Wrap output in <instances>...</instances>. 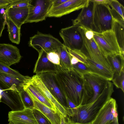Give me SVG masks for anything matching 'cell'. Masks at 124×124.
Returning <instances> with one entry per match:
<instances>
[{
    "mask_svg": "<svg viewBox=\"0 0 124 124\" xmlns=\"http://www.w3.org/2000/svg\"><path fill=\"white\" fill-rule=\"evenodd\" d=\"M113 84L118 88L124 92V70L119 74L114 73L112 80Z\"/></svg>",
    "mask_w": 124,
    "mask_h": 124,
    "instance_id": "31",
    "label": "cell"
},
{
    "mask_svg": "<svg viewBox=\"0 0 124 124\" xmlns=\"http://www.w3.org/2000/svg\"><path fill=\"white\" fill-rule=\"evenodd\" d=\"M47 57L49 60L52 63L60 66V59L58 54L55 52L47 53Z\"/></svg>",
    "mask_w": 124,
    "mask_h": 124,
    "instance_id": "36",
    "label": "cell"
},
{
    "mask_svg": "<svg viewBox=\"0 0 124 124\" xmlns=\"http://www.w3.org/2000/svg\"><path fill=\"white\" fill-rule=\"evenodd\" d=\"M78 28L83 40L80 51L94 62L113 70L108 57L101 52L94 41L93 31L82 26Z\"/></svg>",
    "mask_w": 124,
    "mask_h": 124,
    "instance_id": "3",
    "label": "cell"
},
{
    "mask_svg": "<svg viewBox=\"0 0 124 124\" xmlns=\"http://www.w3.org/2000/svg\"><path fill=\"white\" fill-rule=\"evenodd\" d=\"M32 78V82L41 91L45 97L51 102L58 111L64 117L67 116L66 110L53 96L44 85L39 77L37 74Z\"/></svg>",
    "mask_w": 124,
    "mask_h": 124,
    "instance_id": "20",
    "label": "cell"
},
{
    "mask_svg": "<svg viewBox=\"0 0 124 124\" xmlns=\"http://www.w3.org/2000/svg\"><path fill=\"white\" fill-rule=\"evenodd\" d=\"M6 17L7 15L5 12L2 13L0 12V38L2 36V31L5 29Z\"/></svg>",
    "mask_w": 124,
    "mask_h": 124,
    "instance_id": "37",
    "label": "cell"
},
{
    "mask_svg": "<svg viewBox=\"0 0 124 124\" xmlns=\"http://www.w3.org/2000/svg\"><path fill=\"white\" fill-rule=\"evenodd\" d=\"M115 99L111 98L100 110L92 124H109L118 118Z\"/></svg>",
    "mask_w": 124,
    "mask_h": 124,
    "instance_id": "14",
    "label": "cell"
},
{
    "mask_svg": "<svg viewBox=\"0 0 124 124\" xmlns=\"http://www.w3.org/2000/svg\"><path fill=\"white\" fill-rule=\"evenodd\" d=\"M58 54L59 57L61 67L65 70H72L70 55L63 44L60 47Z\"/></svg>",
    "mask_w": 124,
    "mask_h": 124,
    "instance_id": "26",
    "label": "cell"
},
{
    "mask_svg": "<svg viewBox=\"0 0 124 124\" xmlns=\"http://www.w3.org/2000/svg\"><path fill=\"white\" fill-rule=\"evenodd\" d=\"M109 124H119L118 118H117L114 121L112 122Z\"/></svg>",
    "mask_w": 124,
    "mask_h": 124,
    "instance_id": "43",
    "label": "cell"
},
{
    "mask_svg": "<svg viewBox=\"0 0 124 124\" xmlns=\"http://www.w3.org/2000/svg\"><path fill=\"white\" fill-rule=\"evenodd\" d=\"M28 93L33 102L34 108L38 110L43 114L52 124H60L61 114L55 112L39 101L26 88L24 89Z\"/></svg>",
    "mask_w": 124,
    "mask_h": 124,
    "instance_id": "18",
    "label": "cell"
},
{
    "mask_svg": "<svg viewBox=\"0 0 124 124\" xmlns=\"http://www.w3.org/2000/svg\"><path fill=\"white\" fill-rule=\"evenodd\" d=\"M90 0H68L55 7L50 8L47 17H59L87 6Z\"/></svg>",
    "mask_w": 124,
    "mask_h": 124,
    "instance_id": "12",
    "label": "cell"
},
{
    "mask_svg": "<svg viewBox=\"0 0 124 124\" xmlns=\"http://www.w3.org/2000/svg\"><path fill=\"white\" fill-rule=\"evenodd\" d=\"M68 0H54L50 8L57 6L67 1Z\"/></svg>",
    "mask_w": 124,
    "mask_h": 124,
    "instance_id": "39",
    "label": "cell"
},
{
    "mask_svg": "<svg viewBox=\"0 0 124 124\" xmlns=\"http://www.w3.org/2000/svg\"><path fill=\"white\" fill-rule=\"evenodd\" d=\"M65 118L66 124H76L75 123H74L71 121L67 116Z\"/></svg>",
    "mask_w": 124,
    "mask_h": 124,
    "instance_id": "41",
    "label": "cell"
},
{
    "mask_svg": "<svg viewBox=\"0 0 124 124\" xmlns=\"http://www.w3.org/2000/svg\"><path fill=\"white\" fill-rule=\"evenodd\" d=\"M30 7L10 8L6 9L5 12L7 16L19 28H21V26L25 23L27 18Z\"/></svg>",
    "mask_w": 124,
    "mask_h": 124,
    "instance_id": "21",
    "label": "cell"
},
{
    "mask_svg": "<svg viewBox=\"0 0 124 124\" xmlns=\"http://www.w3.org/2000/svg\"><path fill=\"white\" fill-rule=\"evenodd\" d=\"M29 46L38 52L43 50L47 53L52 52L58 53L60 47L63 45L58 39L50 34H43L38 31L30 38Z\"/></svg>",
    "mask_w": 124,
    "mask_h": 124,
    "instance_id": "7",
    "label": "cell"
},
{
    "mask_svg": "<svg viewBox=\"0 0 124 124\" xmlns=\"http://www.w3.org/2000/svg\"><path fill=\"white\" fill-rule=\"evenodd\" d=\"M8 121L14 124H38L32 110L24 109L18 111H11L8 114Z\"/></svg>",
    "mask_w": 124,
    "mask_h": 124,
    "instance_id": "17",
    "label": "cell"
},
{
    "mask_svg": "<svg viewBox=\"0 0 124 124\" xmlns=\"http://www.w3.org/2000/svg\"><path fill=\"white\" fill-rule=\"evenodd\" d=\"M95 3L90 0L88 5L82 9L77 17L72 20L73 25L83 26L93 31V14Z\"/></svg>",
    "mask_w": 124,
    "mask_h": 124,
    "instance_id": "16",
    "label": "cell"
},
{
    "mask_svg": "<svg viewBox=\"0 0 124 124\" xmlns=\"http://www.w3.org/2000/svg\"><path fill=\"white\" fill-rule=\"evenodd\" d=\"M78 26L72 25L63 28L59 32L63 41V44L67 48L72 50H80L83 40Z\"/></svg>",
    "mask_w": 124,
    "mask_h": 124,
    "instance_id": "10",
    "label": "cell"
},
{
    "mask_svg": "<svg viewBox=\"0 0 124 124\" xmlns=\"http://www.w3.org/2000/svg\"><path fill=\"white\" fill-rule=\"evenodd\" d=\"M57 66V79L65 95L77 107L80 104L83 92V76L72 70H65Z\"/></svg>",
    "mask_w": 124,
    "mask_h": 124,
    "instance_id": "1",
    "label": "cell"
},
{
    "mask_svg": "<svg viewBox=\"0 0 124 124\" xmlns=\"http://www.w3.org/2000/svg\"><path fill=\"white\" fill-rule=\"evenodd\" d=\"M0 73L10 75L25 81L31 82L32 81L31 77L23 76L18 71L11 68L7 65L0 62Z\"/></svg>",
    "mask_w": 124,
    "mask_h": 124,
    "instance_id": "29",
    "label": "cell"
},
{
    "mask_svg": "<svg viewBox=\"0 0 124 124\" xmlns=\"http://www.w3.org/2000/svg\"><path fill=\"white\" fill-rule=\"evenodd\" d=\"M12 0H0V9L6 8Z\"/></svg>",
    "mask_w": 124,
    "mask_h": 124,
    "instance_id": "38",
    "label": "cell"
},
{
    "mask_svg": "<svg viewBox=\"0 0 124 124\" xmlns=\"http://www.w3.org/2000/svg\"><path fill=\"white\" fill-rule=\"evenodd\" d=\"M6 24L7 25L10 40L12 43L19 44L20 40L21 28H19L7 16Z\"/></svg>",
    "mask_w": 124,
    "mask_h": 124,
    "instance_id": "25",
    "label": "cell"
},
{
    "mask_svg": "<svg viewBox=\"0 0 124 124\" xmlns=\"http://www.w3.org/2000/svg\"><path fill=\"white\" fill-rule=\"evenodd\" d=\"M107 57L114 73L120 74L124 70V55L120 54L109 56Z\"/></svg>",
    "mask_w": 124,
    "mask_h": 124,
    "instance_id": "27",
    "label": "cell"
},
{
    "mask_svg": "<svg viewBox=\"0 0 124 124\" xmlns=\"http://www.w3.org/2000/svg\"><path fill=\"white\" fill-rule=\"evenodd\" d=\"M31 0H12L11 2L5 9L10 8H19L29 7L32 4Z\"/></svg>",
    "mask_w": 124,
    "mask_h": 124,
    "instance_id": "32",
    "label": "cell"
},
{
    "mask_svg": "<svg viewBox=\"0 0 124 124\" xmlns=\"http://www.w3.org/2000/svg\"><path fill=\"white\" fill-rule=\"evenodd\" d=\"M1 102V98L0 97V102Z\"/></svg>",
    "mask_w": 124,
    "mask_h": 124,
    "instance_id": "45",
    "label": "cell"
},
{
    "mask_svg": "<svg viewBox=\"0 0 124 124\" xmlns=\"http://www.w3.org/2000/svg\"><path fill=\"white\" fill-rule=\"evenodd\" d=\"M76 124H76V123H75ZM92 124V123L91 124Z\"/></svg>",
    "mask_w": 124,
    "mask_h": 124,
    "instance_id": "46",
    "label": "cell"
},
{
    "mask_svg": "<svg viewBox=\"0 0 124 124\" xmlns=\"http://www.w3.org/2000/svg\"><path fill=\"white\" fill-rule=\"evenodd\" d=\"M22 58L19 49L9 44H0V62L9 67L18 63Z\"/></svg>",
    "mask_w": 124,
    "mask_h": 124,
    "instance_id": "15",
    "label": "cell"
},
{
    "mask_svg": "<svg viewBox=\"0 0 124 124\" xmlns=\"http://www.w3.org/2000/svg\"><path fill=\"white\" fill-rule=\"evenodd\" d=\"M38 52V58L35 64L33 73L36 74L47 72L56 73L58 70L57 66L49 60L47 53L43 50Z\"/></svg>",
    "mask_w": 124,
    "mask_h": 124,
    "instance_id": "19",
    "label": "cell"
},
{
    "mask_svg": "<svg viewBox=\"0 0 124 124\" xmlns=\"http://www.w3.org/2000/svg\"><path fill=\"white\" fill-rule=\"evenodd\" d=\"M108 5L113 18L124 21V7L122 5L116 0H110Z\"/></svg>",
    "mask_w": 124,
    "mask_h": 124,
    "instance_id": "28",
    "label": "cell"
},
{
    "mask_svg": "<svg viewBox=\"0 0 124 124\" xmlns=\"http://www.w3.org/2000/svg\"><path fill=\"white\" fill-rule=\"evenodd\" d=\"M113 88L112 83L108 81L103 91L95 100L77 107L74 115L69 117L75 123H92L104 104L111 98L114 92Z\"/></svg>",
    "mask_w": 124,
    "mask_h": 124,
    "instance_id": "2",
    "label": "cell"
},
{
    "mask_svg": "<svg viewBox=\"0 0 124 124\" xmlns=\"http://www.w3.org/2000/svg\"><path fill=\"white\" fill-rule=\"evenodd\" d=\"M37 75L53 96L65 109L67 106L66 97L57 79L56 73L47 72Z\"/></svg>",
    "mask_w": 124,
    "mask_h": 124,
    "instance_id": "8",
    "label": "cell"
},
{
    "mask_svg": "<svg viewBox=\"0 0 124 124\" xmlns=\"http://www.w3.org/2000/svg\"><path fill=\"white\" fill-rule=\"evenodd\" d=\"M19 93L24 109L32 110L34 107L33 102L27 92L23 88L19 92Z\"/></svg>",
    "mask_w": 124,
    "mask_h": 124,
    "instance_id": "30",
    "label": "cell"
},
{
    "mask_svg": "<svg viewBox=\"0 0 124 124\" xmlns=\"http://www.w3.org/2000/svg\"><path fill=\"white\" fill-rule=\"evenodd\" d=\"M0 97L1 102L7 105L12 111L21 110L24 109L19 93L12 90L0 80Z\"/></svg>",
    "mask_w": 124,
    "mask_h": 124,
    "instance_id": "13",
    "label": "cell"
},
{
    "mask_svg": "<svg viewBox=\"0 0 124 124\" xmlns=\"http://www.w3.org/2000/svg\"><path fill=\"white\" fill-rule=\"evenodd\" d=\"M32 110L38 124H52L50 120L39 111L34 108Z\"/></svg>",
    "mask_w": 124,
    "mask_h": 124,
    "instance_id": "33",
    "label": "cell"
},
{
    "mask_svg": "<svg viewBox=\"0 0 124 124\" xmlns=\"http://www.w3.org/2000/svg\"><path fill=\"white\" fill-rule=\"evenodd\" d=\"M25 88L27 89L39 101L55 112H58L51 102L31 81Z\"/></svg>",
    "mask_w": 124,
    "mask_h": 124,
    "instance_id": "24",
    "label": "cell"
},
{
    "mask_svg": "<svg viewBox=\"0 0 124 124\" xmlns=\"http://www.w3.org/2000/svg\"><path fill=\"white\" fill-rule=\"evenodd\" d=\"M83 79V95L79 106L90 103L95 100L103 91L108 81L93 73L84 75Z\"/></svg>",
    "mask_w": 124,
    "mask_h": 124,
    "instance_id": "4",
    "label": "cell"
},
{
    "mask_svg": "<svg viewBox=\"0 0 124 124\" xmlns=\"http://www.w3.org/2000/svg\"><path fill=\"white\" fill-rule=\"evenodd\" d=\"M8 124H14L12 122H9Z\"/></svg>",
    "mask_w": 124,
    "mask_h": 124,
    "instance_id": "44",
    "label": "cell"
},
{
    "mask_svg": "<svg viewBox=\"0 0 124 124\" xmlns=\"http://www.w3.org/2000/svg\"><path fill=\"white\" fill-rule=\"evenodd\" d=\"M93 32L94 41L100 50L106 57L122 54L114 33L112 30L101 33L94 31Z\"/></svg>",
    "mask_w": 124,
    "mask_h": 124,
    "instance_id": "5",
    "label": "cell"
},
{
    "mask_svg": "<svg viewBox=\"0 0 124 124\" xmlns=\"http://www.w3.org/2000/svg\"><path fill=\"white\" fill-rule=\"evenodd\" d=\"M66 98L67 106L65 110L67 116L69 117H71L75 114L78 107L67 97Z\"/></svg>",
    "mask_w": 124,
    "mask_h": 124,
    "instance_id": "35",
    "label": "cell"
},
{
    "mask_svg": "<svg viewBox=\"0 0 124 124\" xmlns=\"http://www.w3.org/2000/svg\"><path fill=\"white\" fill-rule=\"evenodd\" d=\"M73 70L83 76L89 73H92L89 69L85 64L78 62L72 65Z\"/></svg>",
    "mask_w": 124,
    "mask_h": 124,
    "instance_id": "34",
    "label": "cell"
},
{
    "mask_svg": "<svg viewBox=\"0 0 124 124\" xmlns=\"http://www.w3.org/2000/svg\"><path fill=\"white\" fill-rule=\"evenodd\" d=\"M112 30L114 33L121 50L122 54L124 55V21L114 18Z\"/></svg>",
    "mask_w": 124,
    "mask_h": 124,
    "instance_id": "23",
    "label": "cell"
},
{
    "mask_svg": "<svg viewBox=\"0 0 124 124\" xmlns=\"http://www.w3.org/2000/svg\"><path fill=\"white\" fill-rule=\"evenodd\" d=\"M0 80L8 86L12 90L19 93L31 83L23 80L14 77L4 74L0 73Z\"/></svg>",
    "mask_w": 124,
    "mask_h": 124,
    "instance_id": "22",
    "label": "cell"
},
{
    "mask_svg": "<svg viewBox=\"0 0 124 124\" xmlns=\"http://www.w3.org/2000/svg\"><path fill=\"white\" fill-rule=\"evenodd\" d=\"M91 0L97 4H108L110 0Z\"/></svg>",
    "mask_w": 124,
    "mask_h": 124,
    "instance_id": "40",
    "label": "cell"
},
{
    "mask_svg": "<svg viewBox=\"0 0 124 124\" xmlns=\"http://www.w3.org/2000/svg\"><path fill=\"white\" fill-rule=\"evenodd\" d=\"M54 0H35L34 4L32 3L25 23H37L45 20Z\"/></svg>",
    "mask_w": 124,
    "mask_h": 124,
    "instance_id": "11",
    "label": "cell"
},
{
    "mask_svg": "<svg viewBox=\"0 0 124 124\" xmlns=\"http://www.w3.org/2000/svg\"><path fill=\"white\" fill-rule=\"evenodd\" d=\"M61 122L60 124H66L65 117H64L61 115Z\"/></svg>",
    "mask_w": 124,
    "mask_h": 124,
    "instance_id": "42",
    "label": "cell"
},
{
    "mask_svg": "<svg viewBox=\"0 0 124 124\" xmlns=\"http://www.w3.org/2000/svg\"><path fill=\"white\" fill-rule=\"evenodd\" d=\"M113 20L110 8L108 4L95 3L93 31L101 33L112 30Z\"/></svg>",
    "mask_w": 124,
    "mask_h": 124,
    "instance_id": "6",
    "label": "cell"
},
{
    "mask_svg": "<svg viewBox=\"0 0 124 124\" xmlns=\"http://www.w3.org/2000/svg\"><path fill=\"white\" fill-rule=\"evenodd\" d=\"M71 56L76 57L79 62L85 64L92 73L98 75L108 81L112 80L114 72L91 60L80 50H70Z\"/></svg>",
    "mask_w": 124,
    "mask_h": 124,
    "instance_id": "9",
    "label": "cell"
}]
</instances>
